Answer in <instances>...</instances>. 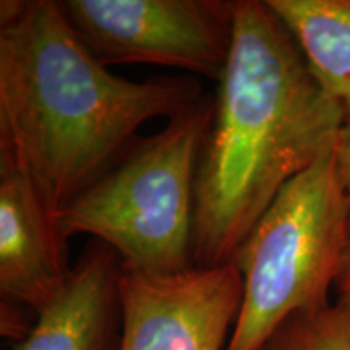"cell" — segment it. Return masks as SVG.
<instances>
[{"instance_id": "cell-12", "label": "cell", "mask_w": 350, "mask_h": 350, "mask_svg": "<svg viewBox=\"0 0 350 350\" xmlns=\"http://www.w3.org/2000/svg\"><path fill=\"white\" fill-rule=\"evenodd\" d=\"M23 308L18 304L10 300H2V336L7 338L25 339L29 329L26 326Z\"/></svg>"}, {"instance_id": "cell-10", "label": "cell", "mask_w": 350, "mask_h": 350, "mask_svg": "<svg viewBox=\"0 0 350 350\" xmlns=\"http://www.w3.org/2000/svg\"><path fill=\"white\" fill-rule=\"evenodd\" d=\"M260 350H350V312L329 304L292 314Z\"/></svg>"}, {"instance_id": "cell-5", "label": "cell", "mask_w": 350, "mask_h": 350, "mask_svg": "<svg viewBox=\"0 0 350 350\" xmlns=\"http://www.w3.org/2000/svg\"><path fill=\"white\" fill-rule=\"evenodd\" d=\"M68 23L100 64H151L219 81L235 0H65Z\"/></svg>"}, {"instance_id": "cell-2", "label": "cell", "mask_w": 350, "mask_h": 350, "mask_svg": "<svg viewBox=\"0 0 350 350\" xmlns=\"http://www.w3.org/2000/svg\"><path fill=\"white\" fill-rule=\"evenodd\" d=\"M196 174L195 265H226L292 178L338 138L345 112L261 0H235L232 51L217 81Z\"/></svg>"}, {"instance_id": "cell-6", "label": "cell", "mask_w": 350, "mask_h": 350, "mask_svg": "<svg viewBox=\"0 0 350 350\" xmlns=\"http://www.w3.org/2000/svg\"><path fill=\"white\" fill-rule=\"evenodd\" d=\"M242 300L232 262L161 275L122 269L119 350H226Z\"/></svg>"}, {"instance_id": "cell-4", "label": "cell", "mask_w": 350, "mask_h": 350, "mask_svg": "<svg viewBox=\"0 0 350 350\" xmlns=\"http://www.w3.org/2000/svg\"><path fill=\"white\" fill-rule=\"evenodd\" d=\"M349 219L334 142L279 191L229 261L243 300L226 350H260L292 314L331 304Z\"/></svg>"}, {"instance_id": "cell-7", "label": "cell", "mask_w": 350, "mask_h": 350, "mask_svg": "<svg viewBox=\"0 0 350 350\" xmlns=\"http://www.w3.org/2000/svg\"><path fill=\"white\" fill-rule=\"evenodd\" d=\"M73 266L67 237L31 178L0 152V292L39 313L62 291Z\"/></svg>"}, {"instance_id": "cell-13", "label": "cell", "mask_w": 350, "mask_h": 350, "mask_svg": "<svg viewBox=\"0 0 350 350\" xmlns=\"http://www.w3.org/2000/svg\"><path fill=\"white\" fill-rule=\"evenodd\" d=\"M336 304L350 312V219L347 226V235H345V245L340 261V271L334 284Z\"/></svg>"}, {"instance_id": "cell-11", "label": "cell", "mask_w": 350, "mask_h": 350, "mask_svg": "<svg viewBox=\"0 0 350 350\" xmlns=\"http://www.w3.org/2000/svg\"><path fill=\"white\" fill-rule=\"evenodd\" d=\"M336 167L345 195L350 200V117L345 119L336 138Z\"/></svg>"}, {"instance_id": "cell-9", "label": "cell", "mask_w": 350, "mask_h": 350, "mask_svg": "<svg viewBox=\"0 0 350 350\" xmlns=\"http://www.w3.org/2000/svg\"><path fill=\"white\" fill-rule=\"evenodd\" d=\"M310 72L350 117V0H266Z\"/></svg>"}, {"instance_id": "cell-1", "label": "cell", "mask_w": 350, "mask_h": 350, "mask_svg": "<svg viewBox=\"0 0 350 350\" xmlns=\"http://www.w3.org/2000/svg\"><path fill=\"white\" fill-rule=\"evenodd\" d=\"M201 99L191 77L131 81L109 72L60 2L0 3V152L55 216L125 154L139 126Z\"/></svg>"}, {"instance_id": "cell-8", "label": "cell", "mask_w": 350, "mask_h": 350, "mask_svg": "<svg viewBox=\"0 0 350 350\" xmlns=\"http://www.w3.org/2000/svg\"><path fill=\"white\" fill-rule=\"evenodd\" d=\"M122 262L106 243L91 242L62 291L38 313L13 350H119Z\"/></svg>"}, {"instance_id": "cell-3", "label": "cell", "mask_w": 350, "mask_h": 350, "mask_svg": "<svg viewBox=\"0 0 350 350\" xmlns=\"http://www.w3.org/2000/svg\"><path fill=\"white\" fill-rule=\"evenodd\" d=\"M213 113L214 99L203 98L137 139L57 214L65 237L106 243L125 271L161 275L196 266V174Z\"/></svg>"}]
</instances>
